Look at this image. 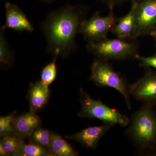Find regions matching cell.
<instances>
[{
	"mask_svg": "<svg viewBox=\"0 0 156 156\" xmlns=\"http://www.w3.org/2000/svg\"><path fill=\"white\" fill-rule=\"evenodd\" d=\"M136 59L139 61L140 66L144 68L152 67L156 69V54L151 56H143L139 54L136 55Z\"/></svg>",
	"mask_w": 156,
	"mask_h": 156,
	"instance_id": "44dd1931",
	"label": "cell"
},
{
	"mask_svg": "<svg viewBox=\"0 0 156 156\" xmlns=\"http://www.w3.org/2000/svg\"><path fill=\"white\" fill-rule=\"evenodd\" d=\"M150 35L151 36L153 37L156 40V29L155 30H154L152 32Z\"/></svg>",
	"mask_w": 156,
	"mask_h": 156,
	"instance_id": "cb8c5ba5",
	"label": "cell"
},
{
	"mask_svg": "<svg viewBox=\"0 0 156 156\" xmlns=\"http://www.w3.org/2000/svg\"><path fill=\"white\" fill-rule=\"evenodd\" d=\"M136 38L156 29V0H136Z\"/></svg>",
	"mask_w": 156,
	"mask_h": 156,
	"instance_id": "ba28073f",
	"label": "cell"
},
{
	"mask_svg": "<svg viewBox=\"0 0 156 156\" xmlns=\"http://www.w3.org/2000/svg\"><path fill=\"white\" fill-rule=\"evenodd\" d=\"M16 156H53L49 149L30 142L23 144Z\"/></svg>",
	"mask_w": 156,
	"mask_h": 156,
	"instance_id": "e0dca14e",
	"label": "cell"
},
{
	"mask_svg": "<svg viewBox=\"0 0 156 156\" xmlns=\"http://www.w3.org/2000/svg\"><path fill=\"white\" fill-rule=\"evenodd\" d=\"M50 89L40 81L33 84L29 92L30 111L36 112L44 106L50 97Z\"/></svg>",
	"mask_w": 156,
	"mask_h": 156,
	"instance_id": "4fadbf2b",
	"label": "cell"
},
{
	"mask_svg": "<svg viewBox=\"0 0 156 156\" xmlns=\"http://www.w3.org/2000/svg\"><path fill=\"white\" fill-rule=\"evenodd\" d=\"M131 9L128 14L118 19L116 23L112 28L111 32L117 37L123 39H136L135 13L136 0H131Z\"/></svg>",
	"mask_w": 156,
	"mask_h": 156,
	"instance_id": "8fae6325",
	"label": "cell"
},
{
	"mask_svg": "<svg viewBox=\"0 0 156 156\" xmlns=\"http://www.w3.org/2000/svg\"><path fill=\"white\" fill-rule=\"evenodd\" d=\"M41 125L40 117L35 112L30 111L15 117L13 122V133L23 139L28 138Z\"/></svg>",
	"mask_w": 156,
	"mask_h": 156,
	"instance_id": "7c38bea8",
	"label": "cell"
},
{
	"mask_svg": "<svg viewBox=\"0 0 156 156\" xmlns=\"http://www.w3.org/2000/svg\"><path fill=\"white\" fill-rule=\"evenodd\" d=\"M126 134L140 155L156 152V113L143 104L131 116Z\"/></svg>",
	"mask_w": 156,
	"mask_h": 156,
	"instance_id": "7a4b0ae2",
	"label": "cell"
},
{
	"mask_svg": "<svg viewBox=\"0 0 156 156\" xmlns=\"http://www.w3.org/2000/svg\"><path fill=\"white\" fill-rule=\"evenodd\" d=\"M90 80L98 87H110L116 90L124 98L128 109H131L129 85L125 78L115 71L107 61L97 58L93 62Z\"/></svg>",
	"mask_w": 156,
	"mask_h": 156,
	"instance_id": "5b68a950",
	"label": "cell"
},
{
	"mask_svg": "<svg viewBox=\"0 0 156 156\" xmlns=\"http://www.w3.org/2000/svg\"><path fill=\"white\" fill-rule=\"evenodd\" d=\"M24 144L23 138L13 133L3 136L0 142V155L16 156L20 147Z\"/></svg>",
	"mask_w": 156,
	"mask_h": 156,
	"instance_id": "9a60e30c",
	"label": "cell"
},
{
	"mask_svg": "<svg viewBox=\"0 0 156 156\" xmlns=\"http://www.w3.org/2000/svg\"><path fill=\"white\" fill-rule=\"evenodd\" d=\"M57 56H53V60L46 66L41 73V82L49 87L55 80L57 75Z\"/></svg>",
	"mask_w": 156,
	"mask_h": 156,
	"instance_id": "d6986e66",
	"label": "cell"
},
{
	"mask_svg": "<svg viewBox=\"0 0 156 156\" xmlns=\"http://www.w3.org/2000/svg\"><path fill=\"white\" fill-rule=\"evenodd\" d=\"M6 29L3 25L0 28V62L3 66L11 67L14 62V56L6 38Z\"/></svg>",
	"mask_w": 156,
	"mask_h": 156,
	"instance_id": "2e32d148",
	"label": "cell"
},
{
	"mask_svg": "<svg viewBox=\"0 0 156 156\" xmlns=\"http://www.w3.org/2000/svg\"><path fill=\"white\" fill-rule=\"evenodd\" d=\"M87 48L98 59L107 61L135 58L139 50L136 39L118 37L88 43Z\"/></svg>",
	"mask_w": 156,
	"mask_h": 156,
	"instance_id": "3957f363",
	"label": "cell"
},
{
	"mask_svg": "<svg viewBox=\"0 0 156 156\" xmlns=\"http://www.w3.org/2000/svg\"><path fill=\"white\" fill-rule=\"evenodd\" d=\"M40 2H42L46 3H50L53 2L56 0H38Z\"/></svg>",
	"mask_w": 156,
	"mask_h": 156,
	"instance_id": "603a6c76",
	"label": "cell"
},
{
	"mask_svg": "<svg viewBox=\"0 0 156 156\" xmlns=\"http://www.w3.org/2000/svg\"><path fill=\"white\" fill-rule=\"evenodd\" d=\"M88 9L85 6L68 5L49 13L41 24L48 53L65 58L74 51L76 36Z\"/></svg>",
	"mask_w": 156,
	"mask_h": 156,
	"instance_id": "6da1fadb",
	"label": "cell"
},
{
	"mask_svg": "<svg viewBox=\"0 0 156 156\" xmlns=\"http://www.w3.org/2000/svg\"><path fill=\"white\" fill-rule=\"evenodd\" d=\"M112 127L105 124L101 126L89 127L72 135L66 136V138L76 141L85 147L93 149L96 147L101 138Z\"/></svg>",
	"mask_w": 156,
	"mask_h": 156,
	"instance_id": "30bf717a",
	"label": "cell"
},
{
	"mask_svg": "<svg viewBox=\"0 0 156 156\" xmlns=\"http://www.w3.org/2000/svg\"><path fill=\"white\" fill-rule=\"evenodd\" d=\"M129 94L143 104L156 105V71L148 68L142 77L129 85Z\"/></svg>",
	"mask_w": 156,
	"mask_h": 156,
	"instance_id": "52a82bcc",
	"label": "cell"
},
{
	"mask_svg": "<svg viewBox=\"0 0 156 156\" xmlns=\"http://www.w3.org/2000/svg\"><path fill=\"white\" fill-rule=\"evenodd\" d=\"M80 101L82 108L78 115L81 118L97 119L112 126L126 127L129 124L130 119L126 115L99 100H94L82 88L80 90Z\"/></svg>",
	"mask_w": 156,
	"mask_h": 156,
	"instance_id": "277c9868",
	"label": "cell"
},
{
	"mask_svg": "<svg viewBox=\"0 0 156 156\" xmlns=\"http://www.w3.org/2000/svg\"><path fill=\"white\" fill-rule=\"evenodd\" d=\"M52 132L47 129L39 128L34 130L29 138L30 142L33 143L49 149Z\"/></svg>",
	"mask_w": 156,
	"mask_h": 156,
	"instance_id": "ac0fdd59",
	"label": "cell"
},
{
	"mask_svg": "<svg viewBox=\"0 0 156 156\" xmlns=\"http://www.w3.org/2000/svg\"><path fill=\"white\" fill-rule=\"evenodd\" d=\"M5 22L4 26L18 32H32L33 25L25 13L16 4L7 2L5 4Z\"/></svg>",
	"mask_w": 156,
	"mask_h": 156,
	"instance_id": "9c48e42d",
	"label": "cell"
},
{
	"mask_svg": "<svg viewBox=\"0 0 156 156\" xmlns=\"http://www.w3.org/2000/svg\"><path fill=\"white\" fill-rule=\"evenodd\" d=\"M49 150L53 156H75L78 154L77 152L66 140L53 132Z\"/></svg>",
	"mask_w": 156,
	"mask_h": 156,
	"instance_id": "5bb4252c",
	"label": "cell"
},
{
	"mask_svg": "<svg viewBox=\"0 0 156 156\" xmlns=\"http://www.w3.org/2000/svg\"><path fill=\"white\" fill-rule=\"evenodd\" d=\"M15 113L0 118V136L3 137L13 133V122Z\"/></svg>",
	"mask_w": 156,
	"mask_h": 156,
	"instance_id": "ffe728a7",
	"label": "cell"
},
{
	"mask_svg": "<svg viewBox=\"0 0 156 156\" xmlns=\"http://www.w3.org/2000/svg\"><path fill=\"white\" fill-rule=\"evenodd\" d=\"M108 15L102 17L99 12H95L89 19L82 23L80 33L82 34L88 43H93L107 38L108 32L113 27L119 18L114 13L113 9Z\"/></svg>",
	"mask_w": 156,
	"mask_h": 156,
	"instance_id": "8992f818",
	"label": "cell"
},
{
	"mask_svg": "<svg viewBox=\"0 0 156 156\" xmlns=\"http://www.w3.org/2000/svg\"><path fill=\"white\" fill-rule=\"evenodd\" d=\"M109 9H113L115 6L122 4L128 0H101Z\"/></svg>",
	"mask_w": 156,
	"mask_h": 156,
	"instance_id": "7402d4cb",
	"label": "cell"
}]
</instances>
